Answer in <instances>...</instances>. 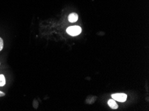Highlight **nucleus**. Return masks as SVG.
<instances>
[{"label": "nucleus", "instance_id": "f257e3e1", "mask_svg": "<svg viewBox=\"0 0 149 111\" xmlns=\"http://www.w3.org/2000/svg\"><path fill=\"white\" fill-rule=\"evenodd\" d=\"M66 32L68 35L71 36H77L80 35L82 32V28L80 26H71L68 28L66 29Z\"/></svg>", "mask_w": 149, "mask_h": 111}, {"label": "nucleus", "instance_id": "f03ea898", "mask_svg": "<svg viewBox=\"0 0 149 111\" xmlns=\"http://www.w3.org/2000/svg\"><path fill=\"white\" fill-rule=\"evenodd\" d=\"M112 98L114 101L120 102V103H124L127 99V95L125 93H116L112 94Z\"/></svg>", "mask_w": 149, "mask_h": 111}, {"label": "nucleus", "instance_id": "7ed1b4c3", "mask_svg": "<svg viewBox=\"0 0 149 111\" xmlns=\"http://www.w3.org/2000/svg\"><path fill=\"white\" fill-rule=\"evenodd\" d=\"M78 15L77 13H72L69 15L68 16V21L71 23H75L78 21Z\"/></svg>", "mask_w": 149, "mask_h": 111}, {"label": "nucleus", "instance_id": "20e7f679", "mask_svg": "<svg viewBox=\"0 0 149 111\" xmlns=\"http://www.w3.org/2000/svg\"><path fill=\"white\" fill-rule=\"evenodd\" d=\"M108 105L112 109H117V108H118V105H117L116 101H115L113 99L108 100Z\"/></svg>", "mask_w": 149, "mask_h": 111}, {"label": "nucleus", "instance_id": "39448f33", "mask_svg": "<svg viewBox=\"0 0 149 111\" xmlns=\"http://www.w3.org/2000/svg\"><path fill=\"white\" fill-rule=\"evenodd\" d=\"M6 83L5 76L3 74H0V87H3Z\"/></svg>", "mask_w": 149, "mask_h": 111}, {"label": "nucleus", "instance_id": "423d86ee", "mask_svg": "<svg viewBox=\"0 0 149 111\" xmlns=\"http://www.w3.org/2000/svg\"><path fill=\"white\" fill-rule=\"evenodd\" d=\"M3 41L1 37H0V51L3 50Z\"/></svg>", "mask_w": 149, "mask_h": 111}, {"label": "nucleus", "instance_id": "0eeeda50", "mask_svg": "<svg viewBox=\"0 0 149 111\" xmlns=\"http://www.w3.org/2000/svg\"><path fill=\"white\" fill-rule=\"evenodd\" d=\"M4 96H5V93L0 90V97H4Z\"/></svg>", "mask_w": 149, "mask_h": 111}]
</instances>
